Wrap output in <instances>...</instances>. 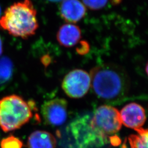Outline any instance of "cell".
Returning <instances> with one entry per match:
<instances>
[{
    "label": "cell",
    "mask_w": 148,
    "mask_h": 148,
    "mask_svg": "<svg viewBox=\"0 0 148 148\" xmlns=\"http://www.w3.org/2000/svg\"><path fill=\"white\" fill-rule=\"evenodd\" d=\"M91 84L95 93L101 99L115 101L127 95L130 79L126 71L113 64L96 66L90 73Z\"/></svg>",
    "instance_id": "1"
},
{
    "label": "cell",
    "mask_w": 148,
    "mask_h": 148,
    "mask_svg": "<svg viewBox=\"0 0 148 148\" xmlns=\"http://www.w3.org/2000/svg\"><path fill=\"white\" fill-rule=\"evenodd\" d=\"M37 11L31 0L16 2L0 18V28L15 37L25 39L34 35L38 28Z\"/></svg>",
    "instance_id": "2"
},
{
    "label": "cell",
    "mask_w": 148,
    "mask_h": 148,
    "mask_svg": "<svg viewBox=\"0 0 148 148\" xmlns=\"http://www.w3.org/2000/svg\"><path fill=\"white\" fill-rule=\"evenodd\" d=\"M33 116L32 104L16 95L5 96L0 100V128L5 132L18 130Z\"/></svg>",
    "instance_id": "3"
},
{
    "label": "cell",
    "mask_w": 148,
    "mask_h": 148,
    "mask_svg": "<svg viewBox=\"0 0 148 148\" xmlns=\"http://www.w3.org/2000/svg\"><path fill=\"white\" fill-rule=\"evenodd\" d=\"M92 128L105 139L121 128L120 113L115 108L107 105L99 106L90 120Z\"/></svg>",
    "instance_id": "4"
},
{
    "label": "cell",
    "mask_w": 148,
    "mask_h": 148,
    "mask_svg": "<svg viewBox=\"0 0 148 148\" xmlns=\"http://www.w3.org/2000/svg\"><path fill=\"white\" fill-rule=\"evenodd\" d=\"M91 79L89 74L82 69H75L64 78L62 87L65 94L71 98H80L90 90Z\"/></svg>",
    "instance_id": "5"
},
{
    "label": "cell",
    "mask_w": 148,
    "mask_h": 148,
    "mask_svg": "<svg viewBox=\"0 0 148 148\" xmlns=\"http://www.w3.org/2000/svg\"><path fill=\"white\" fill-rule=\"evenodd\" d=\"M41 114L47 125L61 126L67 119L68 103L65 99L60 98L46 101L41 106Z\"/></svg>",
    "instance_id": "6"
},
{
    "label": "cell",
    "mask_w": 148,
    "mask_h": 148,
    "mask_svg": "<svg viewBox=\"0 0 148 148\" xmlns=\"http://www.w3.org/2000/svg\"><path fill=\"white\" fill-rule=\"evenodd\" d=\"M120 113L122 123L134 130L141 128L146 121L144 108L136 103H131L125 106Z\"/></svg>",
    "instance_id": "7"
},
{
    "label": "cell",
    "mask_w": 148,
    "mask_h": 148,
    "mask_svg": "<svg viewBox=\"0 0 148 148\" xmlns=\"http://www.w3.org/2000/svg\"><path fill=\"white\" fill-rule=\"evenodd\" d=\"M59 13L66 22L76 23L85 17L86 8L79 0H63L60 5Z\"/></svg>",
    "instance_id": "8"
},
{
    "label": "cell",
    "mask_w": 148,
    "mask_h": 148,
    "mask_svg": "<svg viewBox=\"0 0 148 148\" xmlns=\"http://www.w3.org/2000/svg\"><path fill=\"white\" fill-rule=\"evenodd\" d=\"M81 37L79 27L73 24L67 23L60 27L57 34L59 43L65 47H71L79 41Z\"/></svg>",
    "instance_id": "9"
},
{
    "label": "cell",
    "mask_w": 148,
    "mask_h": 148,
    "mask_svg": "<svg viewBox=\"0 0 148 148\" xmlns=\"http://www.w3.org/2000/svg\"><path fill=\"white\" fill-rule=\"evenodd\" d=\"M57 140L47 131L38 130L32 133L27 141V148H56Z\"/></svg>",
    "instance_id": "10"
},
{
    "label": "cell",
    "mask_w": 148,
    "mask_h": 148,
    "mask_svg": "<svg viewBox=\"0 0 148 148\" xmlns=\"http://www.w3.org/2000/svg\"><path fill=\"white\" fill-rule=\"evenodd\" d=\"M137 132L129 137L131 148H148V128H139L134 130Z\"/></svg>",
    "instance_id": "11"
},
{
    "label": "cell",
    "mask_w": 148,
    "mask_h": 148,
    "mask_svg": "<svg viewBox=\"0 0 148 148\" xmlns=\"http://www.w3.org/2000/svg\"><path fill=\"white\" fill-rule=\"evenodd\" d=\"M13 64L7 57L0 58V86L8 82L13 74Z\"/></svg>",
    "instance_id": "12"
},
{
    "label": "cell",
    "mask_w": 148,
    "mask_h": 148,
    "mask_svg": "<svg viewBox=\"0 0 148 148\" xmlns=\"http://www.w3.org/2000/svg\"><path fill=\"white\" fill-rule=\"evenodd\" d=\"M23 145L21 140L13 135L2 139L0 142V148H23Z\"/></svg>",
    "instance_id": "13"
},
{
    "label": "cell",
    "mask_w": 148,
    "mask_h": 148,
    "mask_svg": "<svg viewBox=\"0 0 148 148\" xmlns=\"http://www.w3.org/2000/svg\"><path fill=\"white\" fill-rule=\"evenodd\" d=\"M108 0H82L84 5L90 10H98L106 6Z\"/></svg>",
    "instance_id": "14"
},
{
    "label": "cell",
    "mask_w": 148,
    "mask_h": 148,
    "mask_svg": "<svg viewBox=\"0 0 148 148\" xmlns=\"http://www.w3.org/2000/svg\"><path fill=\"white\" fill-rule=\"evenodd\" d=\"M2 52H3V44H2V39L0 37V56L2 54Z\"/></svg>",
    "instance_id": "15"
},
{
    "label": "cell",
    "mask_w": 148,
    "mask_h": 148,
    "mask_svg": "<svg viewBox=\"0 0 148 148\" xmlns=\"http://www.w3.org/2000/svg\"><path fill=\"white\" fill-rule=\"evenodd\" d=\"M111 1L114 4H119L121 2V0H111Z\"/></svg>",
    "instance_id": "16"
},
{
    "label": "cell",
    "mask_w": 148,
    "mask_h": 148,
    "mask_svg": "<svg viewBox=\"0 0 148 148\" xmlns=\"http://www.w3.org/2000/svg\"><path fill=\"white\" fill-rule=\"evenodd\" d=\"M49 1L51 2H60V1H62L63 0H48Z\"/></svg>",
    "instance_id": "17"
},
{
    "label": "cell",
    "mask_w": 148,
    "mask_h": 148,
    "mask_svg": "<svg viewBox=\"0 0 148 148\" xmlns=\"http://www.w3.org/2000/svg\"><path fill=\"white\" fill-rule=\"evenodd\" d=\"M145 71H146V73H147V75H148V63H147V65H146Z\"/></svg>",
    "instance_id": "18"
},
{
    "label": "cell",
    "mask_w": 148,
    "mask_h": 148,
    "mask_svg": "<svg viewBox=\"0 0 148 148\" xmlns=\"http://www.w3.org/2000/svg\"><path fill=\"white\" fill-rule=\"evenodd\" d=\"M1 6H0V16H1Z\"/></svg>",
    "instance_id": "19"
}]
</instances>
